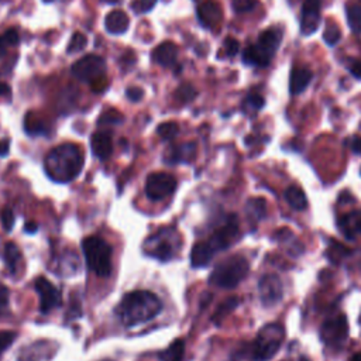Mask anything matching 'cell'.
<instances>
[{
  "label": "cell",
  "instance_id": "obj_9",
  "mask_svg": "<svg viewBox=\"0 0 361 361\" xmlns=\"http://www.w3.org/2000/svg\"><path fill=\"white\" fill-rule=\"evenodd\" d=\"M238 235V220L234 214H230L226 221L213 231V234L206 241L212 251L216 254L217 251L227 250L233 241Z\"/></svg>",
  "mask_w": 361,
  "mask_h": 361
},
{
  "label": "cell",
  "instance_id": "obj_5",
  "mask_svg": "<svg viewBox=\"0 0 361 361\" xmlns=\"http://www.w3.org/2000/svg\"><path fill=\"white\" fill-rule=\"evenodd\" d=\"M180 248V237L173 228H161L145 238L142 252L161 262L171 261Z\"/></svg>",
  "mask_w": 361,
  "mask_h": 361
},
{
  "label": "cell",
  "instance_id": "obj_28",
  "mask_svg": "<svg viewBox=\"0 0 361 361\" xmlns=\"http://www.w3.org/2000/svg\"><path fill=\"white\" fill-rule=\"evenodd\" d=\"M238 303H240L238 298H227L223 303L219 305V307L216 309V312H214L212 320L216 322V323H219V322L223 320L227 314H230V313L238 306Z\"/></svg>",
  "mask_w": 361,
  "mask_h": 361
},
{
  "label": "cell",
  "instance_id": "obj_22",
  "mask_svg": "<svg viewBox=\"0 0 361 361\" xmlns=\"http://www.w3.org/2000/svg\"><path fill=\"white\" fill-rule=\"evenodd\" d=\"M213 255L214 252L212 251V248L206 241L196 243L190 251V264L193 268H203L209 265Z\"/></svg>",
  "mask_w": 361,
  "mask_h": 361
},
{
  "label": "cell",
  "instance_id": "obj_13",
  "mask_svg": "<svg viewBox=\"0 0 361 361\" xmlns=\"http://www.w3.org/2000/svg\"><path fill=\"white\" fill-rule=\"evenodd\" d=\"M320 21V0H305L302 6L300 32L310 35L319 27Z\"/></svg>",
  "mask_w": 361,
  "mask_h": 361
},
{
  "label": "cell",
  "instance_id": "obj_2",
  "mask_svg": "<svg viewBox=\"0 0 361 361\" xmlns=\"http://www.w3.org/2000/svg\"><path fill=\"white\" fill-rule=\"evenodd\" d=\"M82 168L83 154L78 145L71 142L56 145L44 159L45 173L56 183L73 180L82 172Z\"/></svg>",
  "mask_w": 361,
  "mask_h": 361
},
{
  "label": "cell",
  "instance_id": "obj_15",
  "mask_svg": "<svg viewBox=\"0 0 361 361\" xmlns=\"http://www.w3.org/2000/svg\"><path fill=\"white\" fill-rule=\"evenodd\" d=\"M197 18L203 27L213 28L221 20V7L216 1L207 0L199 6Z\"/></svg>",
  "mask_w": 361,
  "mask_h": 361
},
{
  "label": "cell",
  "instance_id": "obj_41",
  "mask_svg": "<svg viewBox=\"0 0 361 361\" xmlns=\"http://www.w3.org/2000/svg\"><path fill=\"white\" fill-rule=\"evenodd\" d=\"M238 48H240V44H238V41L237 39H234V38H227L226 41H224V49H226V54L228 55V56H234L237 52H238Z\"/></svg>",
  "mask_w": 361,
  "mask_h": 361
},
{
  "label": "cell",
  "instance_id": "obj_23",
  "mask_svg": "<svg viewBox=\"0 0 361 361\" xmlns=\"http://www.w3.org/2000/svg\"><path fill=\"white\" fill-rule=\"evenodd\" d=\"M283 196H285V200L288 202V204L296 212H302L307 207V197L299 186L292 185V186L286 188L283 192Z\"/></svg>",
  "mask_w": 361,
  "mask_h": 361
},
{
  "label": "cell",
  "instance_id": "obj_29",
  "mask_svg": "<svg viewBox=\"0 0 361 361\" xmlns=\"http://www.w3.org/2000/svg\"><path fill=\"white\" fill-rule=\"evenodd\" d=\"M347 21L354 32L361 31V1L347 7Z\"/></svg>",
  "mask_w": 361,
  "mask_h": 361
},
{
  "label": "cell",
  "instance_id": "obj_47",
  "mask_svg": "<svg viewBox=\"0 0 361 361\" xmlns=\"http://www.w3.org/2000/svg\"><path fill=\"white\" fill-rule=\"evenodd\" d=\"M10 93V86L0 82V96H4V94H8Z\"/></svg>",
  "mask_w": 361,
  "mask_h": 361
},
{
  "label": "cell",
  "instance_id": "obj_45",
  "mask_svg": "<svg viewBox=\"0 0 361 361\" xmlns=\"http://www.w3.org/2000/svg\"><path fill=\"white\" fill-rule=\"evenodd\" d=\"M8 147H10L8 140H1L0 141V157H4V155L8 154Z\"/></svg>",
  "mask_w": 361,
  "mask_h": 361
},
{
  "label": "cell",
  "instance_id": "obj_36",
  "mask_svg": "<svg viewBox=\"0 0 361 361\" xmlns=\"http://www.w3.org/2000/svg\"><path fill=\"white\" fill-rule=\"evenodd\" d=\"M155 3L157 0H137L133 3V8L135 13H148Z\"/></svg>",
  "mask_w": 361,
  "mask_h": 361
},
{
  "label": "cell",
  "instance_id": "obj_40",
  "mask_svg": "<svg viewBox=\"0 0 361 361\" xmlns=\"http://www.w3.org/2000/svg\"><path fill=\"white\" fill-rule=\"evenodd\" d=\"M1 39L6 42V45H16L18 44V39H20L18 31L14 28H10L1 35Z\"/></svg>",
  "mask_w": 361,
  "mask_h": 361
},
{
  "label": "cell",
  "instance_id": "obj_50",
  "mask_svg": "<svg viewBox=\"0 0 361 361\" xmlns=\"http://www.w3.org/2000/svg\"><path fill=\"white\" fill-rule=\"evenodd\" d=\"M104 1H109V3H117V1H121V0H104Z\"/></svg>",
  "mask_w": 361,
  "mask_h": 361
},
{
  "label": "cell",
  "instance_id": "obj_34",
  "mask_svg": "<svg viewBox=\"0 0 361 361\" xmlns=\"http://www.w3.org/2000/svg\"><path fill=\"white\" fill-rule=\"evenodd\" d=\"M257 4V0H233V8L237 13L251 11Z\"/></svg>",
  "mask_w": 361,
  "mask_h": 361
},
{
  "label": "cell",
  "instance_id": "obj_24",
  "mask_svg": "<svg viewBox=\"0 0 361 361\" xmlns=\"http://www.w3.org/2000/svg\"><path fill=\"white\" fill-rule=\"evenodd\" d=\"M271 58L268 55H265L255 44L247 47L243 52V62L251 66H258V68H264L269 63Z\"/></svg>",
  "mask_w": 361,
  "mask_h": 361
},
{
  "label": "cell",
  "instance_id": "obj_35",
  "mask_svg": "<svg viewBox=\"0 0 361 361\" xmlns=\"http://www.w3.org/2000/svg\"><path fill=\"white\" fill-rule=\"evenodd\" d=\"M1 224H3V228L8 233L13 226H14V213L11 212V209L8 207H4L3 212H1Z\"/></svg>",
  "mask_w": 361,
  "mask_h": 361
},
{
  "label": "cell",
  "instance_id": "obj_33",
  "mask_svg": "<svg viewBox=\"0 0 361 361\" xmlns=\"http://www.w3.org/2000/svg\"><path fill=\"white\" fill-rule=\"evenodd\" d=\"M195 96H196V90H195V87H193L192 85H189V83H185V85L179 86L178 90H176V97H178L179 100H182V102H189V100H192Z\"/></svg>",
  "mask_w": 361,
  "mask_h": 361
},
{
  "label": "cell",
  "instance_id": "obj_52",
  "mask_svg": "<svg viewBox=\"0 0 361 361\" xmlns=\"http://www.w3.org/2000/svg\"><path fill=\"white\" fill-rule=\"evenodd\" d=\"M360 323H361V316H360Z\"/></svg>",
  "mask_w": 361,
  "mask_h": 361
},
{
  "label": "cell",
  "instance_id": "obj_14",
  "mask_svg": "<svg viewBox=\"0 0 361 361\" xmlns=\"http://www.w3.org/2000/svg\"><path fill=\"white\" fill-rule=\"evenodd\" d=\"M90 148L94 157L104 161L113 152V141L111 135L107 131H96L90 137Z\"/></svg>",
  "mask_w": 361,
  "mask_h": 361
},
{
  "label": "cell",
  "instance_id": "obj_7",
  "mask_svg": "<svg viewBox=\"0 0 361 361\" xmlns=\"http://www.w3.org/2000/svg\"><path fill=\"white\" fill-rule=\"evenodd\" d=\"M72 73L82 82L93 83L104 76L106 62L99 55H86L72 65Z\"/></svg>",
  "mask_w": 361,
  "mask_h": 361
},
{
  "label": "cell",
  "instance_id": "obj_10",
  "mask_svg": "<svg viewBox=\"0 0 361 361\" xmlns=\"http://www.w3.org/2000/svg\"><path fill=\"white\" fill-rule=\"evenodd\" d=\"M348 336V324L344 314L324 320L320 327V338L326 345H340Z\"/></svg>",
  "mask_w": 361,
  "mask_h": 361
},
{
  "label": "cell",
  "instance_id": "obj_4",
  "mask_svg": "<svg viewBox=\"0 0 361 361\" xmlns=\"http://www.w3.org/2000/svg\"><path fill=\"white\" fill-rule=\"evenodd\" d=\"M82 251L90 271L97 276L107 278L113 269L111 245L99 235H89L82 241Z\"/></svg>",
  "mask_w": 361,
  "mask_h": 361
},
{
  "label": "cell",
  "instance_id": "obj_42",
  "mask_svg": "<svg viewBox=\"0 0 361 361\" xmlns=\"http://www.w3.org/2000/svg\"><path fill=\"white\" fill-rule=\"evenodd\" d=\"M141 96H142V90L140 87H128L127 89V97L131 99L133 102L140 100Z\"/></svg>",
  "mask_w": 361,
  "mask_h": 361
},
{
  "label": "cell",
  "instance_id": "obj_43",
  "mask_svg": "<svg viewBox=\"0 0 361 361\" xmlns=\"http://www.w3.org/2000/svg\"><path fill=\"white\" fill-rule=\"evenodd\" d=\"M350 147H351V151L354 154L361 155V137H354L350 142Z\"/></svg>",
  "mask_w": 361,
  "mask_h": 361
},
{
  "label": "cell",
  "instance_id": "obj_38",
  "mask_svg": "<svg viewBox=\"0 0 361 361\" xmlns=\"http://www.w3.org/2000/svg\"><path fill=\"white\" fill-rule=\"evenodd\" d=\"M8 298H10L8 288L0 283V316H3L8 309Z\"/></svg>",
  "mask_w": 361,
  "mask_h": 361
},
{
  "label": "cell",
  "instance_id": "obj_51",
  "mask_svg": "<svg viewBox=\"0 0 361 361\" xmlns=\"http://www.w3.org/2000/svg\"><path fill=\"white\" fill-rule=\"evenodd\" d=\"M155 358H157V361H164V360H162V358H161V357H159V354H158V355H157V357H155Z\"/></svg>",
  "mask_w": 361,
  "mask_h": 361
},
{
  "label": "cell",
  "instance_id": "obj_19",
  "mask_svg": "<svg viewBox=\"0 0 361 361\" xmlns=\"http://www.w3.org/2000/svg\"><path fill=\"white\" fill-rule=\"evenodd\" d=\"M128 16L123 10H113L104 18V28L114 35L126 32L128 30Z\"/></svg>",
  "mask_w": 361,
  "mask_h": 361
},
{
  "label": "cell",
  "instance_id": "obj_27",
  "mask_svg": "<svg viewBox=\"0 0 361 361\" xmlns=\"http://www.w3.org/2000/svg\"><path fill=\"white\" fill-rule=\"evenodd\" d=\"M183 351H185V344H183V340L179 338V340H175L165 351H162L159 357L164 361H182Z\"/></svg>",
  "mask_w": 361,
  "mask_h": 361
},
{
  "label": "cell",
  "instance_id": "obj_46",
  "mask_svg": "<svg viewBox=\"0 0 361 361\" xmlns=\"http://www.w3.org/2000/svg\"><path fill=\"white\" fill-rule=\"evenodd\" d=\"M37 228H38V224L34 223V221H28V223L24 224V231H25V233L34 234V233L37 231Z\"/></svg>",
  "mask_w": 361,
  "mask_h": 361
},
{
  "label": "cell",
  "instance_id": "obj_30",
  "mask_svg": "<svg viewBox=\"0 0 361 361\" xmlns=\"http://www.w3.org/2000/svg\"><path fill=\"white\" fill-rule=\"evenodd\" d=\"M341 38V32H340V28L334 24V23H330L324 32H323V39L324 42L329 45V47H334Z\"/></svg>",
  "mask_w": 361,
  "mask_h": 361
},
{
  "label": "cell",
  "instance_id": "obj_12",
  "mask_svg": "<svg viewBox=\"0 0 361 361\" xmlns=\"http://www.w3.org/2000/svg\"><path fill=\"white\" fill-rule=\"evenodd\" d=\"M34 288H35V290L39 296V310H41V313L47 314L52 309H55L61 305L62 293L47 278H44V276L37 278L35 282H34Z\"/></svg>",
  "mask_w": 361,
  "mask_h": 361
},
{
  "label": "cell",
  "instance_id": "obj_49",
  "mask_svg": "<svg viewBox=\"0 0 361 361\" xmlns=\"http://www.w3.org/2000/svg\"><path fill=\"white\" fill-rule=\"evenodd\" d=\"M298 361H310V360H309V358H307V357H305V355H302V357H300V358H299V360H298Z\"/></svg>",
  "mask_w": 361,
  "mask_h": 361
},
{
  "label": "cell",
  "instance_id": "obj_44",
  "mask_svg": "<svg viewBox=\"0 0 361 361\" xmlns=\"http://www.w3.org/2000/svg\"><path fill=\"white\" fill-rule=\"evenodd\" d=\"M350 69H351L353 76H355V78L361 79V61H355V62H353V65L350 66Z\"/></svg>",
  "mask_w": 361,
  "mask_h": 361
},
{
  "label": "cell",
  "instance_id": "obj_18",
  "mask_svg": "<svg viewBox=\"0 0 361 361\" xmlns=\"http://www.w3.org/2000/svg\"><path fill=\"white\" fill-rule=\"evenodd\" d=\"M176 56H178V48L173 42L171 41H164L161 42L154 51H152V59L154 62H157L158 65L164 66V68H169L173 66L176 62Z\"/></svg>",
  "mask_w": 361,
  "mask_h": 361
},
{
  "label": "cell",
  "instance_id": "obj_37",
  "mask_svg": "<svg viewBox=\"0 0 361 361\" xmlns=\"http://www.w3.org/2000/svg\"><path fill=\"white\" fill-rule=\"evenodd\" d=\"M16 338L14 331H0V354L7 350Z\"/></svg>",
  "mask_w": 361,
  "mask_h": 361
},
{
  "label": "cell",
  "instance_id": "obj_3",
  "mask_svg": "<svg viewBox=\"0 0 361 361\" xmlns=\"http://www.w3.org/2000/svg\"><path fill=\"white\" fill-rule=\"evenodd\" d=\"M248 271L250 265L245 257L230 255L217 262L209 276V283L221 289H233L247 276Z\"/></svg>",
  "mask_w": 361,
  "mask_h": 361
},
{
  "label": "cell",
  "instance_id": "obj_11",
  "mask_svg": "<svg viewBox=\"0 0 361 361\" xmlns=\"http://www.w3.org/2000/svg\"><path fill=\"white\" fill-rule=\"evenodd\" d=\"M258 293L264 306L278 305L283 298L282 281L275 274H265L258 282Z\"/></svg>",
  "mask_w": 361,
  "mask_h": 361
},
{
  "label": "cell",
  "instance_id": "obj_8",
  "mask_svg": "<svg viewBox=\"0 0 361 361\" xmlns=\"http://www.w3.org/2000/svg\"><path fill=\"white\" fill-rule=\"evenodd\" d=\"M176 189V180L165 172L149 173L145 182V195L149 200L159 202L171 196Z\"/></svg>",
  "mask_w": 361,
  "mask_h": 361
},
{
  "label": "cell",
  "instance_id": "obj_20",
  "mask_svg": "<svg viewBox=\"0 0 361 361\" xmlns=\"http://www.w3.org/2000/svg\"><path fill=\"white\" fill-rule=\"evenodd\" d=\"M196 155V144L195 142H185L171 148L165 157V161L169 164H179V162H190Z\"/></svg>",
  "mask_w": 361,
  "mask_h": 361
},
{
  "label": "cell",
  "instance_id": "obj_48",
  "mask_svg": "<svg viewBox=\"0 0 361 361\" xmlns=\"http://www.w3.org/2000/svg\"><path fill=\"white\" fill-rule=\"evenodd\" d=\"M350 361H361V353H355V354L350 358Z\"/></svg>",
  "mask_w": 361,
  "mask_h": 361
},
{
  "label": "cell",
  "instance_id": "obj_31",
  "mask_svg": "<svg viewBox=\"0 0 361 361\" xmlns=\"http://www.w3.org/2000/svg\"><path fill=\"white\" fill-rule=\"evenodd\" d=\"M179 131V126L173 121H168V123H162L158 126L157 128V133L161 135V138L164 140H172L176 137Z\"/></svg>",
  "mask_w": 361,
  "mask_h": 361
},
{
  "label": "cell",
  "instance_id": "obj_25",
  "mask_svg": "<svg viewBox=\"0 0 361 361\" xmlns=\"http://www.w3.org/2000/svg\"><path fill=\"white\" fill-rule=\"evenodd\" d=\"M3 259L10 274H16L21 262V252L14 243H6L3 248Z\"/></svg>",
  "mask_w": 361,
  "mask_h": 361
},
{
  "label": "cell",
  "instance_id": "obj_1",
  "mask_svg": "<svg viewBox=\"0 0 361 361\" xmlns=\"http://www.w3.org/2000/svg\"><path fill=\"white\" fill-rule=\"evenodd\" d=\"M162 310V302L149 290H133L126 293L114 309L118 322L126 327H134L157 317Z\"/></svg>",
  "mask_w": 361,
  "mask_h": 361
},
{
  "label": "cell",
  "instance_id": "obj_16",
  "mask_svg": "<svg viewBox=\"0 0 361 361\" xmlns=\"http://www.w3.org/2000/svg\"><path fill=\"white\" fill-rule=\"evenodd\" d=\"M337 226L348 240H354L361 234V210H353L340 216Z\"/></svg>",
  "mask_w": 361,
  "mask_h": 361
},
{
  "label": "cell",
  "instance_id": "obj_17",
  "mask_svg": "<svg viewBox=\"0 0 361 361\" xmlns=\"http://www.w3.org/2000/svg\"><path fill=\"white\" fill-rule=\"evenodd\" d=\"M282 41V32L278 28H268L262 31L257 39V47L269 58L276 52L279 44Z\"/></svg>",
  "mask_w": 361,
  "mask_h": 361
},
{
  "label": "cell",
  "instance_id": "obj_6",
  "mask_svg": "<svg viewBox=\"0 0 361 361\" xmlns=\"http://www.w3.org/2000/svg\"><path fill=\"white\" fill-rule=\"evenodd\" d=\"M285 338L283 327L279 323H268L265 324L257 334L251 355L254 361H268L275 357L279 351Z\"/></svg>",
  "mask_w": 361,
  "mask_h": 361
},
{
  "label": "cell",
  "instance_id": "obj_39",
  "mask_svg": "<svg viewBox=\"0 0 361 361\" xmlns=\"http://www.w3.org/2000/svg\"><path fill=\"white\" fill-rule=\"evenodd\" d=\"M245 104L250 106V107L254 109V110H259V109L264 107L265 99H264L262 96H259V94H250V96L245 99Z\"/></svg>",
  "mask_w": 361,
  "mask_h": 361
},
{
  "label": "cell",
  "instance_id": "obj_26",
  "mask_svg": "<svg viewBox=\"0 0 361 361\" xmlns=\"http://www.w3.org/2000/svg\"><path fill=\"white\" fill-rule=\"evenodd\" d=\"M247 216L254 220L259 221L267 216V200L262 197H252L245 204Z\"/></svg>",
  "mask_w": 361,
  "mask_h": 361
},
{
  "label": "cell",
  "instance_id": "obj_32",
  "mask_svg": "<svg viewBox=\"0 0 361 361\" xmlns=\"http://www.w3.org/2000/svg\"><path fill=\"white\" fill-rule=\"evenodd\" d=\"M86 37L82 34V32H75L68 44V52H79L82 51L85 47H86Z\"/></svg>",
  "mask_w": 361,
  "mask_h": 361
},
{
  "label": "cell",
  "instance_id": "obj_21",
  "mask_svg": "<svg viewBox=\"0 0 361 361\" xmlns=\"http://www.w3.org/2000/svg\"><path fill=\"white\" fill-rule=\"evenodd\" d=\"M312 72L306 68H295L290 72V79H289V92L292 94H299L302 93L310 83L312 80Z\"/></svg>",
  "mask_w": 361,
  "mask_h": 361
}]
</instances>
